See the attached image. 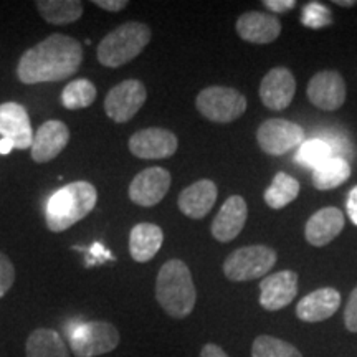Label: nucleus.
Wrapping results in <instances>:
<instances>
[{"instance_id":"nucleus-16","label":"nucleus","mask_w":357,"mask_h":357,"mask_svg":"<svg viewBox=\"0 0 357 357\" xmlns=\"http://www.w3.org/2000/svg\"><path fill=\"white\" fill-rule=\"evenodd\" d=\"M248 217V205L242 195H230L212 222V235L217 242L229 243L240 235Z\"/></svg>"},{"instance_id":"nucleus-9","label":"nucleus","mask_w":357,"mask_h":357,"mask_svg":"<svg viewBox=\"0 0 357 357\" xmlns=\"http://www.w3.org/2000/svg\"><path fill=\"white\" fill-rule=\"evenodd\" d=\"M147 100L144 83L139 79H124L108 91L105 98V111L114 123L124 124L139 113Z\"/></svg>"},{"instance_id":"nucleus-35","label":"nucleus","mask_w":357,"mask_h":357,"mask_svg":"<svg viewBox=\"0 0 357 357\" xmlns=\"http://www.w3.org/2000/svg\"><path fill=\"white\" fill-rule=\"evenodd\" d=\"M346 208H347V215H349L352 223L357 225V185L354 189H351L349 195H347Z\"/></svg>"},{"instance_id":"nucleus-24","label":"nucleus","mask_w":357,"mask_h":357,"mask_svg":"<svg viewBox=\"0 0 357 357\" xmlns=\"http://www.w3.org/2000/svg\"><path fill=\"white\" fill-rule=\"evenodd\" d=\"M35 7L52 25L73 24L83 15V3L78 0H38Z\"/></svg>"},{"instance_id":"nucleus-12","label":"nucleus","mask_w":357,"mask_h":357,"mask_svg":"<svg viewBox=\"0 0 357 357\" xmlns=\"http://www.w3.org/2000/svg\"><path fill=\"white\" fill-rule=\"evenodd\" d=\"M346 83L337 71L316 73L307 83V98L318 109L336 111L346 101Z\"/></svg>"},{"instance_id":"nucleus-8","label":"nucleus","mask_w":357,"mask_h":357,"mask_svg":"<svg viewBox=\"0 0 357 357\" xmlns=\"http://www.w3.org/2000/svg\"><path fill=\"white\" fill-rule=\"evenodd\" d=\"M257 141L265 154L283 155L305 142V129L288 119L271 118L260 124Z\"/></svg>"},{"instance_id":"nucleus-28","label":"nucleus","mask_w":357,"mask_h":357,"mask_svg":"<svg viewBox=\"0 0 357 357\" xmlns=\"http://www.w3.org/2000/svg\"><path fill=\"white\" fill-rule=\"evenodd\" d=\"M252 357H303V354L283 339L263 334L253 341Z\"/></svg>"},{"instance_id":"nucleus-31","label":"nucleus","mask_w":357,"mask_h":357,"mask_svg":"<svg viewBox=\"0 0 357 357\" xmlns=\"http://www.w3.org/2000/svg\"><path fill=\"white\" fill-rule=\"evenodd\" d=\"M15 283V266L6 253L0 252V298L8 293Z\"/></svg>"},{"instance_id":"nucleus-10","label":"nucleus","mask_w":357,"mask_h":357,"mask_svg":"<svg viewBox=\"0 0 357 357\" xmlns=\"http://www.w3.org/2000/svg\"><path fill=\"white\" fill-rule=\"evenodd\" d=\"M128 147L139 159H167L176 154L177 136L164 128H147L129 137Z\"/></svg>"},{"instance_id":"nucleus-6","label":"nucleus","mask_w":357,"mask_h":357,"mask_svg":"<svg viewBox=\"0 0 357 357\" xmlns=\"http://www.w3.org/2000/svg\"><path fill=\"white\" fill-rule=\"evenodd\" d=\"M247 98L238 89L229 86L204 88L195 98L199 113L208 121L227 124L242 118L247 111Z\"/></svg>"},{"instance_id":"nucleus-13","label":"nucleus","mask_w":357,"mask_h":357,"mask_svg":"<svg viewBox=\"0 0 357 357\" xmlns=\"http://www.w3.org/2000/svg\"><path fill=\"white\" fill-rule=\"evenodd\" d=\"M0 136L12 142L13 149L25 151L32 147L33 129L29 113L20 102H3L0 105Z\"/></svg>"},{"instance_id":"nucleus-20","label":"nucleus","mask_w":357,"mask_h":357,"mask_svg":"<svg viewBox=\"0 0 357 357\" xmlns=\"http://www.w3.org/2000/svg\"><path fill=\"white\" fill-rule=\"evenodd\" d=\"M344 229V213L337 207H324L312 213L305 227V236L312 247H326Z\"/></svg>"},{"instance_id":"nucleus-14","label":"nucleus","mask_w":357,"mask_h":357,"mask_svg":"<svg viewBox=\"0 0 357 357\" xmlns=\"http://www.w3.org/2000/svg\"><path fill=\"white\" fill-rule=\"evenodd\" d=\"M294 93L296 82L293 73L283 66L271 68L260 83V100L271 111L287 109L291 105Z\"/></svg>"},{"instance_id":"nucleus-23","label":"nucleus","mask_w":357,"mask_h":357,"mask_svg":"<svg viewBox=\"0 0 357 357\" xmlns=\"http://www.w3.org/2000/svg\"><path fill=\"white\" fill-rule=\"evenodd\" d=\"M26 357H70L63 337L55 329L38 328L30 333L25 342Z\"/></svg>"},{"instance_id":"nucleus-37","label":"nucleus","mask_w":357,"mask_h":357,"mask_svg":"<svg viewBox=\"0 0 357 357\" xmlns=\"http://www.w3.org/2000/svg\"><path fill=\"white\" fill-rule=\"evenodd\" d=\"M13 149L12 142L7 139H0V154H8Z\"/></svg>"},{"instance_id":"nucleus-17","label":"nucleus","mask_w":357,"mask_h":357,"mask_svg":"<svg viewBox=\"0 0 357 357\" xmlns=\"http://www.w3.org/2000/svg\"><path fill=\"white\" fill-rule=\"evenodd\" d=\"M70 131L65 123L52 121L43 123L35 132L32 147H30V155L35 162L47 164L56 158L61 151L68 146Z\"/></svg>"},{"instance_id":"nucleus-3","label":"nucleus","mask_w":357,"mask_h":357,"mask_svg":"<svg viewBox=\"0 0 357 357\" xmlns=\"http://www.w3.org/2000/svg\"><path fill=\"white\" fill-rule=\"evenodd\" d=\"M96 200V187L86 181H77L61 187L48 199L45 208L48 230L55 234L68 230L95 208Z\"/></svg>"},{"instance_id":"nucleus-29","label":"nucleus","mask_w":357,"mask_h":357,"mask_svg":"<svg viewBox=\"0 0 357 357\" xmlns=\"http://www.w3.org/2000/svg\"><path fill=\"white\" fill-rule=\"evenodd\" d=\"M333 158L331 144L323 139H310L303 142L300 151L296 154V162L303 164V166L311 167L312 171L323 166Z\"/></svg>"},{"instance_id":"nucleus-18","label":"nucleus","mask_w":357,"mask_h":357,"mask_svg":"<svg viewBox=\"0 0 357 357\" xmlns=\"http://www.w3.org/2000/svg\"><path fill=\"white\" fill-rule=\"evenodd\" d=\"M217 195L218 190L215 182H212L211 178H200L178 194V211L185 217L200 220L211 213L217 202Z\"/></svg>"},{"instance_id":"nucleus-32","label":"nucleus","mask_w":357,"mask_h":357,"mask_svg":"<svg viewBox=\"0 0 357 357\" xmlns=\"http://www.w3.org/2000/svg\"><path fill=\"white\" fill-rule=\"evenodd\" d=\"M344 324L347 331L357 333V287L352 289L344 307Z\"/></svg>"},{"instance_id":"nucleus-15","label":"nucleus","mask_w":357,"mask_h":357,"mask_svg":"<svg viewBox=\"0 0 357 357\" xmlns=\"http://www.w3.org/2000/svg\"><path fill=\"white\" fill-rule=\"evenodd\" d=\"M298 294V275L291 270L268 275L260 283V305L266 311H280L291 305Z\"/></svg>"},{"instance_id":"nucleus-27","label":"nucleus","mask_w":357,"mask_h":357,"mask_svg":"<svg viewBox=\"0 0 357 357\" xmlns=\"http://www.w3.org/2000/svg\"><path fill=\"white\" fill-rule=\"evenodd\" d=\"M96 95L98 91L95 84L86 78H79L66 84L61 91V105L70 111L83 109L95 102Z\"/></svg>"},{"instance_id":"nucleus-30","label":"nucleus","mask_w":357,"mask_h":357,"mask_svg":"<svg viewBox=\"0 0 357 357\" xmlns=\"http://www.w3.org/2000/svg\"><path fill=\"white\" fill-rule=\"evenodd\" d=\"M303 24L310 26H324L331 24V12L321 3H310L303 10Z\"/></svg>"},{"instance_id":"nucleus-2","label":"nucleus","mask_w":357,"mask_h":357,"mask_svg":"<svg viewBox=\"0 0 357 357\" xmlns=\"http://www.w3.org/2000/svg\"><path fill=\"white\" fill-rule=\"evenodd\" d=\"M155 300L171 318L190 316L197 301V289L184 261L169 260L160 266L155 280Z\"/></svg>"},{"instance_id":"nucleus-7","label":"nucleus","mask_w":357,"mask_h":357,"mask_svg":"<svg viewBox=\"0 0 357 357\" xmlns=\"http://www.w3.org/2000/svg\"><path fill=\"white\" fill-rule=\"evenodd\" d=\"M276 252L266 245H248L236 248L223 261V273L230 281L263 278L276 263Z\"/></svg>"},{"instance_id":"nucleus-11","label":"nucleus","mask_w":357,"mask_h":357,"mask_svg":"<svg viewBox=\"0 0 357 357\" xmlns=\"http://www.w3.org/2000/svg\"><path fill=\"white\" fill-rule=\"evenodd\" d=\"M171 172L164 167L144 169L132 178L129 185V199L141 207H153L167 195L171 189Z\"/></svg>"},{"instance_id":"nucleus-38","label":"nucleus","mask_w":357,"mask_h":357,"mask_svg":"<svg viewBox=\"0 0 357 357\" xmlns=\"http://www.w3.org/2000/svg\"><path fill=\"white\" fill-rule=\"evenodd\" d=\"M334 3H336V6H341V7H354L356 0H334Z\"/></svg>"},{"instance_id":"nucleus-5","label":"nucleus","mask_w":357,"mask_h":357,"mask_svg":"<svg viewBox=\"0 0 357 357\" xmlns=\"http://www.w3.org/2000/svg\"><path fill=\"white\" fill-rule=\"evenodd\" d=\"M70 349L77 357H96L113 352L121 342L118 328L108 321H89L70 331Z\"/></svg>"},{"instance_id":"nucleus-1","label":"nucleus","mask_w":357,"mask_h":357,"mask_svg":"<svg viewBox=\"0 0 357 357\" xmlns=\"http://www.w3.org/2000/svg\"><path fill=\"white\" fill-rule=\"evenodd\" d=\"M83 47L68 35L53 33L29 48L17 65V78L24 84L61 82L79 70Z\"/></svg>"},{"instance_id":"nucleus-22","label":"nucleus","mask_w":357,"mask_h":357,"mask_svg":"<svg viewBox=\"0 0 357 357\" xmlns=\"http://www.w3.org/2000/svg\"><path fill=\"white\" fill-rule=\"evenodd\" d=\"M162 242L164 234L160 227L149 222L137 223L129 234V253L137 263L151 261L159 253Z\"/></svg>"},{"instance_id":"nucleus-25","label":"nucleus","mask_w":357,"mask_h":357,"mask_svg":"<svg viewBox=\"0 0 357 357\" xmlns=\"http://www.w3.org/2000/svg\"><path fill=\"white\" fill-rule=\"evenodd\" d=\"M300 189V182L296 178L288 176L287 172H278L273 177L271 185L265 190L263 197H265L268 207L280 211V208H284L298 197Z\"/></svg>"},{"instance_id":"nucleus-21","label":"nucleus","mask_w":357,"mask_h":357,"mask_svg":"<svg viewBox=\"0 0 357 357\" xmlns=\"http://www.w3.org/2000/svg\"><path fill=\"white\" fill-rule=\"evenodd\" d=\"M341 306V294L334 288H319L306 294L296 305V316L305 323H321L336 314Z\"/></svg>"},{"instance_id":"nucleus-34","label":"nucleus","mask_w":357,"mask_h":357,"mask_svg":"<svg viewBox=\"0 0 357 357\" xmlns=\"http://www.w3.org/2000/svg\"><path fill=\"white\" fill-rule=\"evenodd\" d=\"M265 7L268 10L275 12V13H281V12H288L291 10L293 7H296V2L294 0H265Z\"/></svg>"},{"instance_id":"nucleus-33","label":"nucleus","mask_w":357,"mask_h":357,"mask_svg":"<svg viewBox=\"0 0 357 357\" xmlns=\"http://www.w3.org/2000/svg\"><path fill=\"white\" fill-rule=\"evenodd\" d=\"M93 3L106 12H121L129 6L128 0H95Z\"/></svg>"},{"instance_id":"nucleus-4","label":"nucleus","mask_w":357,"mask_h":357,"mask_svg":"<svg viewBox=\"0 0 357 357\" xmlns=\"http://www.w3.org/2000/svg\"><path fill=\"white\" fill-rule=\"evenodd\" d=\"M151 29L142 22H126L106 35L98 45V61L108 68H119L129 63L151 42Z\"/></svg>"},{"instance_id":"nucleus-36","label":"nucleus","mask_w":357,"mask_h":357,"mask_svg":"<svg viewBox=\"0 0 357 357\" xmlns=\"http://www.w3.org/2000/svg\"><path fill=\"white\" fill-rule=\"evenodd\" d=\"M200 357H229V354H227L220 346L208 342V344H205L202 347V351H200Z\"/></svg>"},{"instance_id":"nucleus-19","label":"nucleus","mask_w":357,"mask_h":357,"mask_svg":"<svg viewBox=\"0 0 357 357\" xmlns=\"http://www.w3.org/2000/svg\"><path fill=\"white\" fill-rule=\"evenodd\" d=\"M236 33L245 42L266 45L275 42L281 33V24L275 15L263 12H245L235 24Z\"/></svg>"},{"instance_id":"nucleus-26","label":"nucleus","mask_w":357,"mask_h":357,"mask_svg":"<svg viewBox=\"0 0 357 357\" xmlns=\"http://www.w3.org/2000/svg\"><path fill=\"white\" fill-rule=\"evenodd\" d=\"M351 177V166L346 159L331 158L312 171V185L318 190H331L344 184Z\"/></svg>"}]
</instances>
